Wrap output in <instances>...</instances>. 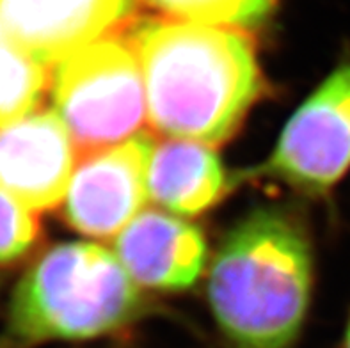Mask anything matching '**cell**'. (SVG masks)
Segmentation results:
<instances>
[{
    "label": "cell",
    "instance_id": "cell-9",
    "mask_svg": "<svg viewBox=\"0 0 350 348\" xmlns=\"http://www.w3.org/2000/svg\"><path fill=\"white\" fill-rule=\"evenodd\" d=\"M114 254L139 286L180 291L196 284L203 273L206 242L191 222L142 210L116 237Z\"/></svg>",
    "mask_w": 350,
    "mask_h": 348
},
{
    "label": "cell",
    "instance_id": "cell-5",
    "mask_svg": "<svg viewBox=\"0 0 350 348\" xmlns=\"http://www.w3.org/2000/svg\"><path fill=\"white\" fill-rule=\"evenodd\" d=\"M350 169V62H343L290 118L275 150L240 178H265L324 196Z\"/></svg>",
    "mask_w": 350,
    "mask_h": 348
},
{
    "label": "cell",
    "instance_id": "cell-14",
    "mask_svg": "<svg viewBox=\"0 0 350 348\" xmlns=\"http://www.w3.org/2000/svg\"><path fill=\"white\" fill-rule=\"evenodd\" d=\"M343 348H350V318H349V323H347V329H345V340H343Z\"/></svg>",
    "mask_w": 350,
    "mask_h": 348
},
{
    "label": "cell",
    "instance_id": "cell-15",
    "mask_svg": "<svg viewBox=\"0 0 350 348\" xmlns=\"http://www.w3.org/2000/svg\"><path fill=\"white\" fill-rule=\"evenodd\" d=\"M5 38V34H4V31H2V27H0V40H4Z\"/></svg>",
    "mask_w": 350,
    "mask_h": 348
},
{
    "label": "cell",
    "instance_id": "cell-13",
    "mask_svg": "<svg viewBox=\"0 0 350 348\" xmlns=\"http://www.w3.org/2000/svg\"><path fill=\"white\" fill-rule=\"evenodd\" d=\"M40 237V222L31 208L0 187V263L20 260Z\"/></svg>",
    "mask_w": 350,
    "mask_h": 348
},
{
    "label": "cell",
    "instance_id": "cell-4",
    "mask_svg": "<svg viewBox=\"0 0 350 348\" xmlns=\"http://www.w3.org/2000/svg\"><path fill=\"white\" fill-rule=\"evenodd\" d=\"M50 88L77 153L129 141L146 119L141 62L121 38L107 36L55 64Z\"/></svg>",
    "mask_w": 350,
    "mask_h": 348
},
{
    "label": "cell",
    "instance_id": "cell-11",
    "mask_svg": "<svg viewBox=\"0 0 350 348\" xmlns=\"http://www.w3.org/2000/svg\"><path fill=\"white\" fill-rule=\"evenodd\" d=\"M50 84L44 64L8 38L0 40V126L32 114Z\"/></svg>",
    "mask_w": 350,
    "mask_h": 348
},
{
    "label": "cell",
    "instance_id": "cell-8",
    "mask_svg": "<svg viewBox=\"0 0 350 348\" xmlns=\"http://www.w3.org/2000/svg\"><path fill=\"white\" fill-rule=\"evenodd\" d=\"M75 142L55 111H34L0 126V187L32 212L66 196L75 171Z\"/></svg>",
    "mask_w": 350,
    "mask_h": 348
},
{
    "label": "cell",
    "instance_id": "cell-3",
    "mask_svg": "<svg viewBox=\"0 0 350 348\" xmlns=\"http://www.w3.org/2000/svg\"><path fill=\"white\" fill-rule=\"evenodd\" d=\"M144 309L139 284L114 252L91 242L59 243L14 290L9 331L22 345L93 340L121 331Z\"/></svg>",
    "mask_w": 350,
    "mask_h": 348
},
{
    "label": "cell",
    "instance_id": "cell-10",
    "mask_svg": "<svg viewBox=\"0 0 350 348\" xmlns=\"http://www.w3.org/2000/svg\"><path fill=\"white\" fill-rule=\"evenodd\" d=\"M230 189L217 153L185 139L155 142L148 165V196L174 215H200Z\"/></svg>",
    "mask_w": 350,
    "mask_h": 348
},
{
    "label": "cell",
    "instance_id": "cell-7",
    "mask_svg": "<svg viewBox=\"0 0 350 348\" xmlns=\"http://www.w3.org/2000/svg\"><path fill=\"white\" fill-rule=\"evenodd\" d=\"M133 0H0L5 38L41 64H59L129 20Z\"/></svg>",
    "mask_w": 350,
    "mask_h": 348
},
{
    "label": "cell",
    "instance_id": "cell-12",
    "mask_svg": "<svg viewBox=\"0 0 350 348\" xmlns=\"http://www.w3.org/2000/svg\"><path fill=\"white\" fill-rule=\"evenodd\" d=\"M171 20L253 29L274 11L275 0H142Z\"/></svg>",
    "mask_w": 350,
    "mask_h": 348
},
{
    "label": "cell",
    "instance_id": "cell-2",
    "mask_svg": "<svg viewBox=\"0 0 350 348\" xmlns=\"http://www.w3.org/2000/svg\"><path fill=\"white\" fill-rule=\"evenodd\" d=\"M313 258L293 217L256 210L224 238L208 300L231 348H293L310 306Z\"/></svg>",
    "mask_w": 350,
    "mask_h": 348
},
{
    "label": "cell",
    "instance_id": "cell-1",
    "mask_svg": "<svg viewBox=\"0 0 350 348\" xmlns=\"http://www.w3.org/2000/svg\"><path fill=\"white\" fill-rule=\"evenodd\" d=\"M130 43L144 77L148 119L171 139L221 144L262 94L254 46L239 29L150 20Z\"/></svg>",
    "mask_w": 350,
    "mask_h": 348
},
{
    "label": "cell",
    "instance_id": "cell-6",
    "mask_svg": "<svg viewBox=\"0 0 350 348\" xmlns=\"http://www.w3.org/2000/svg\"><path fill=\"white\" fill-rule=\"evenodd\" d=\"M155 141L139 132L129 141L82 155L64 196V219L94 238L118 237L142 212Z\"/></svg>",
    "mask_w": 350,
    "mask_h": 348
}]
</instances>
